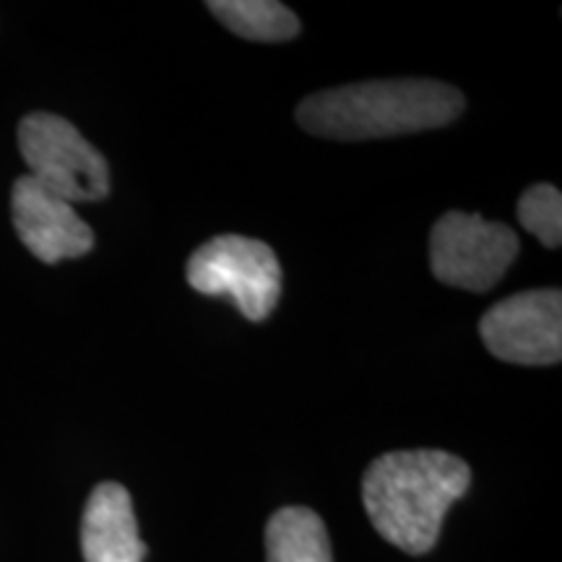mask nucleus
<instances>
[{"instance_id": "10", "label": "nucleus", "mask_w": 562, "mask_h": 562, "mask_svg": "<svg viewBox=\"0 0 562 562\" xmlns=\"http://www.w3.org/2000/svg\"><path fill=\"white\" fill-rule=\"evenodd\" d=\"M206 9L243 40L286 42L300 34V19L277 0H211Z\"/></svg>"}, {"instance_id": "4", "label": "nucleus", "mask_w": 562, "mask_h": 562, "mask_svg": "<svg viewBox=\"0 0 562 562\" xmlns=\"http://www.w3.org/2000/svg\"><path fill=\"white\" fill-rule=\"evenodd\" d=\"M188 284L206 297H229L248 321H266L281 294L277 252L261 240L222 235L188 261Z\"/></svg>"}, {"instance_id": "8", "label": "nucleus", "mask_w": 562, "mask_h": 562, "mask_svg": "<svg viewBox=\"0 0 562 562\" xmlns=\"http://www.w3.org/2000/svg\"><path fill=\"white\" fill-rule=\"evenodd\" d=\"M81 550L87 562H144L136 510L123 484L104 482L89 495L81 521Z\"/></svg>"}, {"instance_id": "2", "label": "nucleus", "mask_w": 562, "mask_h": 562, "mask_svg": "<svg viewBox=\"0 0 562 562\" xmlns=\"http://www.w3.org/2000/svg\"><path fill=\"white\" fill-rule=\"evenodd\" d=\"M463 108L461 91L440 81H364L315 91L297 108V123L321 138L368 140L442 128Z\"/></svg>"}, {"instance_id": "9", "label": "nucleus", "mask_w": 562, "mask_h": 562, "mask_svg": "<svg viewBox=\"0 0 562 562\" xmlns=\"http://www.w3.org/2000/svg\"><path fill=\"white\" fill-rule=\"evenodd\" d=\"M266 562H334L318 513L300 505L273 513L266 526Z\"/></svg>"}, {"instance_id": "5", "label": "nucleus", "mask_w": 562, "mask_h": 562, "mask_svg": "<svg viewBox=\"0 0 562 562\" xmlns=\"http://www.w3.org/2000/svg\"><path fill=\"white\" fill-rule=\"evenodd\" d=\"M516 256V232L480 214L448 211L432 227L430 269L448 286L487 292L505 277Z\"/></svg>"}, {"instance_id": "6", "label": "nucleus", "mask_w": 562, "mask_h": 562, "mask_svg": "<svg viewBox=\"0 0 562 562\" xmlns=\"http://www.w3.org/2000/svg\"><path fill=\"white\" fill-rule=\"evenodd\" d=\"M480 334L497 360L510 364H554L562 357V294L531 290L492 305Z\"/></svg>"}, {"instance_id": "7", "label": "nucleus", "mask_w": 562, "mask_h": 562, "mask_svg": "<svg viewBox=\"0 0 562 562\" xmlns=\"http://www.w3.org/2000/svg\"><path fill=\"white\" fill-rule=\"evenodd\" d=\"M11 216L19 240L42 263L87 256L94 248V232L76 209L45 191L30 175L13 182Z\"/></svg>"}, {"instance_id": "1", "label": "nucleus", "mask_w": 562, "mask_h": 562, "mask_svg": "<svg viewBox=\"0 0 562 562\" xmlns=\"http://www.w3.org/2000/svg\"><path fill=\"white\" fill-rule=\"evenodd\" d=\"M472 484L467 461L448 451H393L362 476V503L385 542L409 554L430 552L442 518Z\"/></svg>"}, {"instance_id": "3", "label": "nucleus", "mask_w": 562, "mask_h": 562, "mask_svg": "<svg viewBox=\"0 0 562 562\" xmlns=\"http://www.w3.org/2000/svg\"><path fill=\"white\" fill-rule=\"evenodd\" d=\"M19 149L30 178L70 206L108 199V161L66 117L53 112L26 115L19 123Z\"/></svg>"}, {"instance_id": "11", "label": "nucleus", "mask_w": 562, "mask_h": 562, "mask_svg": "<svg viewBox=\"0 0 562 562\" xmlns=\"http://www.w3.org/2000/svg\"><path fill=\"white\" fill-rule=\"evenodd\" d=\"M518 222L531 232L544 248H560L562 243V193L554 186L539 182L518 201Z\"/></svg>"}]
</instances>
